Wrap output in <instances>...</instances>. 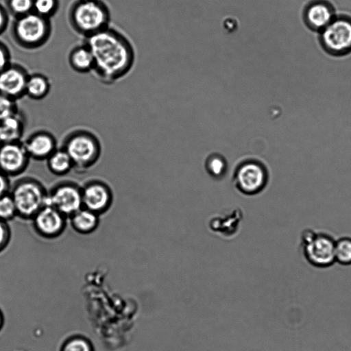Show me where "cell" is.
I'll return each instance as SVG.
<instances>
[{"label":"cell","mask_w":351,"mask_h":351,"mask_svg":"<svg viewBox=\"0 0 351 351\" xmlns=\"http://www.w3.org/2000/svg\"><path fill=\"white\" fill-rule=\"evenodd\" d=\"M84 41L94 58L93 73L102 84L111 85L124 77L135 62V51L129 38L110 25Z\"/></svg>","instance_id":"1"},{"label":"cell","mask_w":351,"mask_h":351,"mask_svg":"<svg viewBox=\"0 0 351 351\" xmlns=\"http://www.w3.org/2000/svg\"><path fill=\"white\" fill-rule=\"evenodd\" d=\"M67 21L75 33L86 38L108 27L111 15L101 0H77L69 8Z\"/></svg>","instance_id":"2"},{"label":"cell","mask_w":351,"mask_h":351,"mask_svg":"<svg viewBox=\"0 0 351 351\" xmlns=\"http://www.w3.org/2000/svg\"><path fill=\"white\" fill-rule=\"evenodd\" d=\"M10 32L13 42L19 48L34 51L48 43L52 35L53 25L50 19L32 12L14 18Z\"/></svg>","instance_id":"3"},{"label":"cell","mask_w":351,"mask_h":351,"mask_svg":"<svg viewBox=\"0 0 351 351\" xmlns=\"http://www.w3.org/2000/svg\"><path fill=\"white\" fill-rule=\"evenodd\" d=\"M62 148L70 156L73 167L78 169L92 166L101 153V144L97 136L83 128L75 129L68 134Z\"/></svg>","instance_id":"4"},{"label":"cell","mask_w":351,"mask_h":351,"mask_svg":"<svg viewBox=\"0 0 351 351\" xmlns=\"http://www.w3.org/2000/svg\"><path fill=\"white\" fill-rule=\"evenodd\" d=\"M10 194L16 206L17 216L31 219L45 205L47 195L43 185L30 178L19 181Z\"/></svg>","instance_id":"5"},{"label":"cell","mask_w":351,"mask_h":351,"mask_svg":"<svg viewBox=\"0 0 351 351\" xmlns=\"http://www.w3.org/2000/svg\"><path fill=\"white\" fill-rule=\"evenodd\" d=\"M301 244L306 260L313 266L327 267L335 262V240L330 235L306 229L301 234Z\"/></svg>","instance_id":"6"},{"label":"cell","mask_w":351,"mask_h":351,"mask_svg":"<svg viewBox=\"0 0 351 351\" xmlns=\"http://www.w3.org/2000/svg\"><path fill=\"white\" fill-rule=\"evenodd\" d=\"M319 40L324 49L335 56L351 52V17L335 16L320 32Z\"/></svg>","instance_id":"7"},{"label":"cell","mask_w":351,"mask_h":351,"mask_svg":"<svg viewBox=\"0 0 351 351\" xmlns=\"http://www.w3.org/2000/svg\"><path fill=\"white\" fill-rule=\"evenodd\" d=\"M233 180L240 192L246 195L257 194L267 185V169L260 160L255 158L247 159L238 165Z\"/></svg>","instance_id":"8"},{"label":"cell","mask_w":351,"mask_h":351,"mask_svg":"<svg viewBox=\"0 0 351 351\" xmlns=\"http://www.w3.org/2000/svg\"><path fill=\"white\" fill-rule=\"evenodd\" d=\"M45 205L69 217L83 207L82 188L70 182L59 184L47 193Z\"/></svg>","instance_id":"9"},{"label":"cell","mask_w":351,"mask_h":351,"mask_svg":"<svg viewBox=\"0 0 351 351\" xmlns=\"http://www.w3.org/2000/svg\"><path fill=\"white\" fill-rule=\"evenodd\" d=\"M29 75L23 64L12 62L0 72V93L15 101L23 98Z\"/></svg>","instance_id":"10"},{"label":"cell","mask_w":351,"mask_h":351,"mask_svg":"<svg viewBox=\"0 0 351 351\" xmlns=\"http://www.w3.org/2000/svg\"><path fill=\"white\" fill-rule=\"evenodd\" d=\"M66 217L51 206L45 205L32 218L33 226L41 237L53 239L62 233L66 226Z\"/></svg>","instance_id":"11"},{"label":"cell","mask_w":351,"mask_h":351,"mask_svg":"<svg viewBox=\"0 0 351 351\" xmlns=\"http://www.w3.org/2000/svg\"><path fill=\"white\" fill-rule=\"evenodd\" d=\"M29 158L23 142L0 143V171L6 176L22 173L27 166Z\"/></svg>","instance_id":"12"},{"label":"cell","mask_w":351,"mask_h":351,"mask_svg":"<svg viewBox=\"0 0 351 351\" xmlns=\"http://www.w3.org/2000/svg\"><path fill=\"white\" fill-rule=\"evenodd\" d=\"M82 198L83 207L100 215L110 207L112 193L106 184L92 181L82 188Z\"/></svg>","instance_id":"13"},{"label":"cell","mask_w":351,"mask_h":351,"mask_svg":"<svg viewBox=\"0 0 351 351\" xmlns=\"http://www.w3.org/2000/svg\"><path fill=\"white\" fill-rule=\"evenodd\" d=\"M243 217L241 208H232L230 211L212 215L208 221V228L212 233L225 239H230L239 232Z\"/></svg>","instance_id":"14"},{"label":"cell","mask_w":351,"mask_h":351,"mask_svg":"<svg viewBox=\"0 0 351 351\" xmlns=\"http://www.w3.org/2000/svg\"><path fill=\"white\" fill-rule=\"evenodd\" d=\"M29 158L45 160L57 149L53 135L46 130H38L23 142Z\"/></svg>","instance_id":"15"},{"label":"cell","mask_w":351,"mask_h":351,"mask_svg":"<svg viewBox=\"0 0 351 351\" xmlns=\"http://www.w3.org/2000/svg\"><path fill=\"white\" fill-rule=\"evenodd\" d=\"M335 17V10L330 3L326 1L311 2L304 12L306 25L312 30L320 32Z\"/></svg>","instance_id":"16"},{"label":"cell","mask_w":351,"mask_h":351,"mask_svg":"<svg viewBox=\"0 0 351 351\" xmlns=\"http://www.w3.org/2000/svg\"><path fill=\"white\" fill-rule=\"evenodd\" d=\"M67 60L71 69L77 73L85 74L93 71V55L84 41L70 50Z\"/></svg>","instance_id":"17"},{"label":"cell","mask_w":351,"mask_h":351,"mask_svg":"<svg viewBox=\"0 0 351 351\" xmlns=\"http://www.w3.org/2000/svg\"><path fill=\"white\" fill-rule=\"evenodd\" d=\"M25 127V119L20 111L0 121V143L21 141Z\"/></svg>","instance_id":"18"},{"label":"cell","mask_w":351,"mask_h":351,"mask_svg":"<svg viewBox=\"0 0 351 351\" xmlns=\"http://www.w3.org/2000/svg\"><path fill=\"white\" fill-rule=\"evenodd\" d=\"M69 219L73 229L83 234L94 232L99 223V215L84 207L71 215Z\"/></svg>","instance_id":"19"},{"label":"cell","mask_w":351,"mask_h":351,"mask_svg":"<svg viewBox=\"0 0 351 351\" xmlns=\"http://www.w3.org/2000/svg\"><path fill=\"white\" fill-rule=\"evenodd\" d=\"M49 78L40 73H29L25 88V96L33 100L45 98L51 90Z\"/></svg>","instance_id":"20"},{"label":"cell","mask_w":351,"mask_h":351,"mask_svg":"<svg viewBox=\"0 0 351 351\" xmlns=\"http://www.w3.org/2000/svg\"><path fill=\"white\" fill-rule=\"evenodd\" d=\"M49 169L56 175L67 173L73 167V162L67 152L62 147L56 149L47 158Z\"/></svg>","instance_id":"21"},{"label":"cell","mask_w":351,"mask_h":351,"mask_svg":"<svg viewBox=\"0 0 351 351\" xmlns=\"http://www.w3.org/2000/svg\"><path fill=\"white\" fill-rule=\"evenodd\" d=\"M205 168L208 173L212 177L215 178H221L226 171V160L219 154H211L206 159Z\"/></svg>","instance_id":"22"},{"label":"cell","mask_w":351,"mask_h":351,"mask_svg":"<svg viewBox=\"0 0 351 351\" xmlns=\"http://www.w3.org/2000/svg\"><path fill=\"white\" fill-rule=\"evenodd\" d=\"M335 262L343 265H351V238L342 237L335 241Z\"/></svg>","instance_id":"23"},{"label":"cell","mask_w":351,"mask_h":351,"mask_svg":"<svg viewBox=\"0 0 351 351\" xmlns=\"http://www.w3.org/2000/svg\"><path fill=\"white\" fill-rule=\"evenodd\" d=\"M34 0H6V9L14 18L33 12Z\"/></svg>","instance_id":"24"},{"label":"cell","mask_w":351,"mask_h":351,"mask_svg":"<svg viewBox=\"0 0 351 351\" xmlns=\"http://www.w3.org/2000/svg\"><path fill=\"white\" fill-rule=\"evenodd\" d=\"M58 10V0H34L33 12L51 19Z\"/></svg>","instance_id":"25"},{"label":"cell","mask_w":351,"mask_h":351,"mask_svg":"<svg viewBox=\"0 0 351 351\" xmlns=\"http://www.w3.org/2000/svg\"><path fill=\"white\" fill-rule=\"evenodd\" d=\"M17 216L14 200L10 193L0 196V220L7 222Z\"/></svg>","instance_id":"26"},{"label":"cell","mask_w":351,"mask_h":351,"mask_svg":"<svg viewBox=\"0 0 351 351\" xmlns=\"http://www.w3.org/2000/svg\"><path fill=\"white\" fill-rule=\"evenodd\" d=\"M19 111L17 101L0 93V121Z\"/></svg>","instance_id":"27"},{"label":"cell","mask_w":351,"mask_h":351,"mask_svg":"<svg viewBox=\"0 0 351 351\" xmlns=\"http://www.w3.org/2000/svg\"><path fill=\"white\" fill-rule=\"evenodd\" d=\"M12 54L9 47L0 40V72L12 62Z\"/></svg>","instance_id":"28"},{"label":"cell","mask_w":351,"mask_h":351,"mask_svg":"<svg viewBox=\"0 0 351 351\" xmlns=\"http://www.w3.org/2000/svg\"><path fill=\"white\" fill-rule=\"evenodd\" d=\"M10 238V231L7 222L0 220V252L7 246Z\"/></svg>","instance_id":"29"},{"label":"cell","mask_w":351,"mask_h":351,"mask_svg":"<svg viewBox=\"0 0 351 351\" xmlns=\"http://www.w3.org/2000/svg\"><path fill=\"white\" fill-rule=\"evenodd\" d=\"M64 351H90V348L84 341L75 339L66 345Z\"/></svg>","instance_id":"30"},{"label":"cell","mask_w":351,"mask_h":351,"mask_svg":"<svg viewBox=\"0 0 351 351\" xmlns=\"http://www.w3.org/2000/svg\"><path fill=\"white\" fill-rule=\"evenodd\" d=\"M10 24V14L6 8L0 3V36L8 29Z\"/></svg>","instance_id":"31"},{"label":"cell","mask_w":351,"mask_h":351,"mask_svg":"<svg viewBox=\"0 0 351 351\" xmlns=\"http://www.w3.org/2000/svg\"><path fill=\"white\" fill-rule=\"evenodd\" d=\"M9 186L8 176L0 171V196L8 193Z\"/></svg>","instance_id":"32"},{"label":"cell","mask_w":351,"mask_h":351,"mask_svg":"<svg viewBox=\"0 0 351 351\" xmlns=\"http://www.w3.org/2000/svg\"><path fill=\"white\" fill-rule=\"evenodd\" d=\"M1 315H0V325H1Z\"/></svg>","instance_id":"33"}]
</instances>
